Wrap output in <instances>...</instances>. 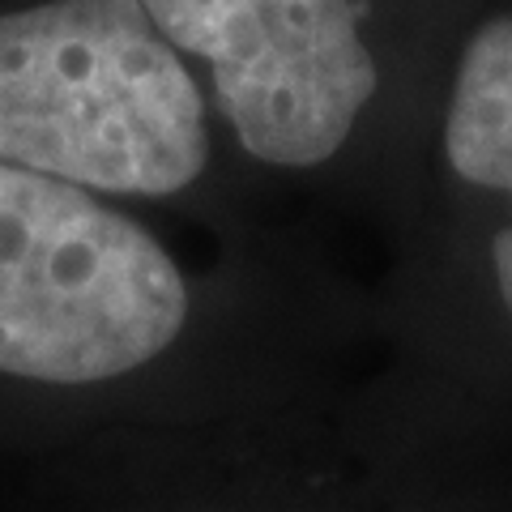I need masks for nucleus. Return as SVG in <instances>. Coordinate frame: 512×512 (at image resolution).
Masks as SVG:
<instances>
[{
  "instance_id": "obj_2",
  "label": "nucleus",
  "mask_w": 512,
  "mask_h": 512,
  "mask_svg": "<svg viewBox=\"0 0 512 512\" xmlns=\"http://www.w3.org/2000/svg\"><path fill=\"white\" fill-rule=\"evenodd\" d=\"M188 291L163 244L86 188L0 163V372L94 384L175 342Z\"/></svg>"
},
{
  "instance_id": "obj_1",
  "label": "nucleus",
  "mask_w": 512,
  "mask_h": 512,
  "mask_svg": "<svg viewBox=\"0 0 512 512\" xmlns=\"http://www.w3.org/2000/svg\"><path fill=\"white\" fill-rule=\"evenodd\" d=\"M205 158L201 90L141 0L0 13V163L163 197L197 180Z\"/></svg>"
},
{
  "instance_id": "obj_3",
  "label": "nucleus",
  "mask_w": 512,
  "mask_h": 512,
  "mask_svg": "<svg viewBox=\"0 0 512 512\" xmlns=\"http://www.w3.org/2000/svg\"><path fill=\"white\" fill-rule=\"evenodd\" d=\"M171 47L210 60L239 146L274 167L342 150L376 94L359 0H141Z\"/></svg>"
},
{
  "instance_id": "obj_4",
  "label": "nucleus",
  "mask_w": 512,
  "mask_h": 512,
  "mask_svg": "<svg viewBox=\"0 0 512 512\" xmlns=\"http://www.w3.org/2000/svg\"><path fill=\"white\" fill-rule=\"evenodd\" d=\"M444 154L461 180L512 197V13L474 30L444 120ZM495 278L512 312V227L495 235Z\"/></svg>"
}]
</instances>
